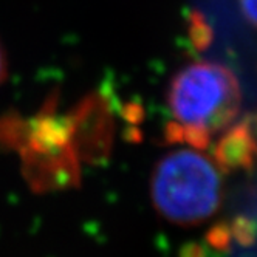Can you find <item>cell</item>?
<instances>
[{
  "instance_id": "52a82bcc",
  "label": "cell",
  "mask_w": 257,
  "mask_h": 257,
  "mask_svg": "<svg viewBox=\"0 0 257 257\" xmlns=\"http://www.w3.org/2000/svg\"><path fill=\"white\" fill-rule=\"evenodd\" d=\"M238 5H240V8H242L245 19L252 27L255 22V0H238Z\"/></svg>"
},
{
  "instance_id": "277c9868",
  "label": "cell",
  "mask_w": 257,
  "mask_h": 257,
  "mask_svg": "<svg viewBox=\"0 0 257 257\" xmlns=\"http://www.w3.org/2000/svg\"><path fill=\"white\" fill-rule=\"evenodd\" d=\"M191 34H192V41L198 48H205L209 45L211 41V28L208 24L203 21V17L195 14L192 17V24H191Z\"/></svg>"
},
{
  "instance_id": "3957f363",
  "label": "cell",
  "mask_w": 257,
  "mask_h": 257,
  "mask_svg": "<svg viewBox=\"0 0 257 257\" xmlns=\"http://www.w3.org/2000/svg\"><path fill=\"white\" fill-rule=\"evenodd\" d=\"M254 154V125L251 119H243L228 127V131L220 137L214 151V161L220 171L248 169L252 166Z\"/></svg>"
},
{
  "instance_id": "8992f818",
  "label": "cell",
  "mask_w": 257,
  "mask_h": 257,
  "mask_svg": "<svg viewBox=\"0 0 257 257\" xmlns=\"http://www.w3.org/2000/svg\"><path fill=\"white\" fill-rule=\"evenodd\" d=\"M231 234H232V238H237L242 245H251L252 237H254L252 223L246 218H237L231 225Z\"/></svg>"
},
{
  "instance_id": "7a4b0ae2",
  "label": "cell",
  "mask_w": 257,
  "mask_h": 257,
  "mask_svg": "<svg viewBox=\"0 0 257 257\" xmlns=\"http://www.w3.org/2000/svg\"><path fill=\"white\" fill-rule=\"evenodd\" d=\"M157 212L177 226H195L214 217L223 201V178L215 161L198 149L164 155L151 177Z\"/></svg>"
},
{
  "instance_id": "6da1fadb",
  "label": "cell",
  "mask_w": 257,
  "mask_h": 257,
  "mask_svg": "<svg viewBox=\"0 0 257 257\" xmlns=\"http://www.w3.org/2000/svg\"><path fill=\"white\" fill-rule=\"evenodd\" d=\"M168 105L177 124L168 137L192 149L208 148L214 134L231 125L242 105V90L234 73L209 61L189 64L171 79Z\"/></svg>"
},
{
  "instance_id": "ba28073f",
  "label": "cell",
  "mask_w": 257,
  "mask_h": 257,
  "mask_svg": "<svg viewBox=\"0 0 257 257\" xmlns=\"http://www.w3.org/2000/svg\"><path fill=\"white\" fill-rule=\"evenodd\" d=\"M7 75H8V62H7V54H5V50L0 44V84H2L5 79H7Z\"/></svg>"
},
{
  "instance_id": "5b68a950",
  "label": "cell",
  "mask_w": 257,
  "mask_h": 257,
  "mask_svg": "<svg viewBox=\"0 0 257 257\" xmlns=\"http://www.w3.org/2000/svg\"><path fill=\"white\" fill-rule=\"evenodd\" d=\"M232 240V234H231V226L228 225H220L214 226L209 234H208V242L215 248V249H226Z\"/></svg>"
}]
</instances>
